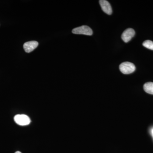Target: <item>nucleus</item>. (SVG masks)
Segmentation results:
<instances>
[{"label": "nucleus", "instance_id": "obj_1", "mask_svg": "<svg viewBox=\"0 0 153 153\" xmlns=\"http://www.w3.org/2000/svg\"><path fill=\"white\" fill-rule=\"evenodd\" d=\"M120 70L124 74H130L134 72L136 67L133 63L130 62H125L122 63L119 66Z\"/></svg>", "mask_w": 153, "mask_h": 153}, {"label": "nucleus", "instance_id": "obj_2", "mask_svg": "<svg viewBox=\"0 0 153 153\" xmlns=\"http://www.w3.org/2000/svg\"><path fill=\"white\" fill-rule=\"evenodd\" d=\"M15 122L20 126L28 125L31 123L30 117L25 114H17L14 118Z\"/></svg>", "mask_w": 153, "mask_h": 153}, {"label": "nucleus", "instance_id": "obj_3", "mask_svg": "<svg viewBox=\"0 0 153 153\" xmlns=\"http://www.w3.org/2000/svg\"><path fill=\"white\" fill-rule=\"evenodd\" d=\"M72 32L73 34H80L86 36H91L93 34L92 30L87 26H82L74 28L72 30Z\"/></svg>", "mask_w": 153, "mask_h": 153}, {"label": "nucleus", "instance_id": "obj_4", "mask_svg": "<svg viewBox=\"0 0 153 153\" xmlns=\"http://www.w3.org/2000/svg\"><path fill=\"white\" fill-rule=\"evenodd\" d=\"M135 34L134 30L131 28H128L124 31L122 35L121 38L124 42L128 43L133 38Z\"/></svg>", "mask_w": 153, "mask_h": 153}, {"label": "nucleus", "instance_id": "obj_5", "mask_svg": "<svg viewBox=\"0 0 153 153\" xmlns=\"http://www.w3.org/2000/svg\"><path fill=\"white\" fill-rule=\"evenodd\" d=\"M99 3L101 6L102 10L105 13L110 15L112 14V10L110 4L106 0H100Z\"/></svg>", "mask_w": 153, "mask_h": 153}, {"label": "nucleus", "instance_id": "obj_6", "mask_svg": "<svg viewBox=\"0 0 153 153\" xmlns=\"http://www.w3.org/2000/svg\"><path fill=\"white\" fill-rule=\"evenodd\" d=\"M38 45V43L36 41H31L26 42L24 44V48L25 52L30 53L36 49Z\"/></svg>", "mask_w": 153, "mask_h": 153}, {"label": "nucleus", "instance_id": "obj_7", "mask_svg": "<svg viewBox=\"0 0 153 153\" xmlns=\"http://www.w3.org/2000/svg\"><path fill=\"white\" fill-rule=\"evenodd\" d=\"M144 90L146 93L153 94V82H148L145 83L143 86Z\"/></svg>", "mask_w": 153, "mask_h": 153}, {"label": "nucleus", "instance_id": "obj_8", "mask_svg": "<svg viewBox=\"0 0 153 153\" xmlns=\"http://www.w3.org/2000/svg\"><path fill=\"white\" fill-rule=\"evenodd\" d=\"M143 46L149 49L153 50V42L150 40H147L143 43Z\"/></svg>", "mask_w": 153, "mask_h": 153}, {"label": "nucleus", "instance_id": "obj_9", "mask_svg": "<svg viewBox=\"0 0 153 153\" xmlns=\"http://www.w3.org/2000/svg\"><path fill=\"white\" fill-rule=\"evenodd\" d=\"M15 153H22L21 152H19V151H17V152H16Z\"/></svg>", "mask_w": 153, "mask_h": 153}, {"label": "nucleus", "instance_id": "obj_10", "mask_svg": "<svg viewBox=\"0 0 153 153\" xmlns=\"http://www.w3.org/2000/svg\"><path fill=\"white\" fill-rule=\"evenodd\" d=\"M152 134H153V131H152Z\"/></svg>", "mask_w": 153, "mask_h": 153}]
</instances>
